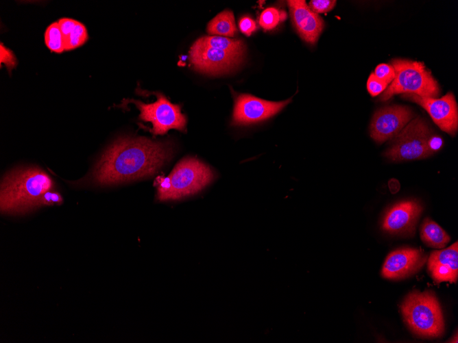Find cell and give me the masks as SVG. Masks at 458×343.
Listing matches in <instances>:
<instances>
[{"mask_svg": "<svg viewBox=\"0 0 458 343\" xmlns=\"http://www.w3.org/2000/svg\"><path fill=\"white\" fill-rule=\"evenodd\" d=\"M171 154L169 144L146 138H119L103 154L93 177L99 184L109 185L149 177L155 174Z\"/></svg>", "mask_w": 458, "mask_h": 343, "instance_id": "6da1fadb", "label": "cell"}, {"mask_svg": "<svg viewBox=\"0 0 458 343\" xmlns=\"http://www.w3.org/2000/svg\"><path fill=\"white\" fill-rule=\"evenodd\" d=\"M54 182L38 168H28L10 173L0 189V210L3 214H20L34 209L40 195L53 190Z\"/></svg>", "mask_w": 458, "mask_h": 343, "instance_id": "7a4b0ae2", "label": "cell"}, {"mask_svg": "<svg viewBox=\"0 0 458 343\" xmlns=\"http://www.w3.org/2000/svg\"><path fill=\"white\" fill-rule=\"evenodd\" d=\"M212 169L195 157H186L178 162L167 177H158L155 181L159 201L176 200L193 194L214 179Z\"/></svg>", "mask_w": 458, "mask_h": 343, "instance_id": "3957f363", "label": "cell"}, {"mask_svg": "<svg viewBox=\"0 0 458 343\" xmlns=\"http://www.w3.org/2000/svg\"><path fill=\"white\" fill-rule=\"evenodd\" d=\"M400 310L404 321L415 335L424 338H435L443 335L444 317L433 292H411L402 303Z\"/></svg>", "mask_w": 458, "mask_h": 343, "instance_id": "277c9868", "label": "cell"}, {"mask_svg": "<svg viewBox=\"0 0 458 343\" xmlns=\"http://www.w3.org/2000/svg\"><path fill=\"white\" fill-rule=\"evenodd\" d=\"M390 62L395 76L381 94V101L401 93L437 98L440 91L438 83L422 62L399 58L392 59Z\"/></svg>", "mask_w": 458, "mask_h": 343, "instance_id": "5b68a950", "label": "cell"}, {"mask_svg": "<svg viewBox=\"0 0 458 343\" xmlns=\"http://www.w3.org/2000/svg\"><path fill=\"white\" fill-rule=\"evenodd\" d=\"M431 131L418 117L410 121L392 138L385 155L395 162L420 160L433 154Z\"/></svg>", "mask_w": 458, "mask_h": 343, "instance_id": "8992f818", "label": "cell"}, {"mask_svg": "<svg viewBox=\"0 0 458 343\" xmlns=\"http://www.w3.org/2000/svg\"><path fill=\"white\" fill-rule=\"evenodd\" d=\"M156 97L157 100L152 103L132 100L140 111L139 118L152 124L154 135L165 134L171 129L184 131L186 117L179 105L171 103L162 94L156 93Z\"/></svg>", "mask_w": 458, "mask_h": 343, "instance_id": "52a82bcc", "label": "cell"}, {"mask_svg": "<svg viewBox=\"0 0 458 343\" xmlns=\"http://www.w3.org/2000/svg\"><path fill=\"white\" fill-rule=\"evenodd\" d=\"M291 99L282 101L261 99L248 94L235 97L231 124L249 125L266 120L279 113Z\"/></svg>", "mask_w": 458, "mask_h": 343, "instance_id": "ba28073f", "label": "cell"}, {"mask_svg": "<svg viewBox=\"0 0 458 343\" xmlns=\"http://www.w3.org/2000/svg\"><path fill=\"white\" fill-rule=\"evenodd\" d=\"M244 55L211 47L196 40L189 51L190 62L197 71L212 75L228 72L237 67Z\"/></svg>", "mask_w": 458, "mask_h": 343, "instance_id": "9c48e42d", "label": "cell"}, {"mask_svg": "<svg viewBox=\"0 0 458 343\" xmlns=\"http://www.w3.org/2000/svg\"><path fill=\"white\" fill-rule=\"evenodd\" d=\"M402 97L423 107L442 131L452 136L455 135L458 128V110L452 92H448L441 98L424 97L413 94H404Z\"/></svg>", "mask_w": 458, "mask_h": 343, "instance_id": "30bf717a", "label": "cell"}, {"mask_svg": "<svg viewBox=\"0 0 458 343\" xmlns=\"http://www.w3.org/2000/svg\"><path fill=\"white\" fill-rule=\"evenodd\" d=\"M413 116L411 110L405 105H390L377 110L370 126L372 138L378 143L392 139Z\"/></svg>", "mask_w": 458, "mask_h": 343, "instance_id": "8fae6325", "label": "cell"}, {"mask_svg": "<svg viewBox=\"0 0 458 343\" xmlns=\"http://www.w3.org/2000/svg\"><path fill=\"white\" fill-rule=\"evenodd\" d=\"M427 255L416 248L403 247L387 257L381 274L389 279H402L418 272L424 265Z\"/></svg>", "mask_w": 458, "mask_h": 343, "instance_id": "7c38bea8", "label": "cell"}, {"mask_svg": "<svg viewBox=\"0 0 458 343\" xmlns=\"http://www.w3.org/2000/svg\"><path fill=\"white\" fill-rule=\"evenodd\" d=\"M422 212L421 204L415 200L398 202L385 214L382 229L391 234L413 235Z\"/></svg>", "mask_w": 458, "mask_h": 343, "instance_id": "4fadbf2b", "label": "cell"}, {"mask_svg": "<svg viewBox=\"0 0 458 343\" xmlns=\"http://www.w3.org/2000/svg\"><path fill=\"white\" fill-rule=\"evenodd\" d=\"M287 3L298 34L305 42L315 45L324 29V21L304 0H290Z\"/></svg>", "mask_w": 458, "mask_h": 343, "instance_id": "5bb4252c", "label": "cell"}, {"mask_svg": "<svg viewBox=\"0 0 458 343\" xmlns=\"http://www.w3.org/2000/svg\"><path fill=\"white\" fill-rule=\"evenodd\" d=\"M429 272L436 283H455L458 277V243L431 253L427 263Z\"/></svg>", "mask_w": 458, "mask_h": 343, "instance_id": "9a60e30c", "label": "cell"}, {"mask_svg": "<svg viewBox=\"0 0 458 343\" xmlns=\"http://www.w3.org/2000/svg\"><path fill=\"white\" fill-rule=\"evenodd\" d=\"M58 23L62 35L65 51L80 47L88 40V31L83 23L69 18H61Z\"/></svg>", "mask_w": 458, "mask_h": 343, "instance_id": "2e32d148", "label": "cell"}, {"mask_svg": "<svg viewBox=\"0 0 458 343\" xmlns=\"http://www.w3.org/2000/svg\"><path fill=\"white\" fill-rule=\"evenodd\" d=\"M420 238L425 244L435 249L444 248L450 240L447 233L429 218H424L422 222Z\"/></svg>", "mask_w": 458, "mask_h": 343, "instance_id": "e0dca14e", "label": "cell"}, {"mask_svg": "<svg viewBox=\"0 0 458 343\" xmlns=\"http://www.w3.org/2000/svg\"><path fill=\"white\" fill-rule=\"evenodd\" d=\"M207 31L210 34L232 37L237 32L234 15L229 10L217 14L208 23Z\"/></svg>", "mask_w": 458, "mask_h": 343, "instance_id": "ac0fdd59", "label": "cell"}, {"mask_svg": "<svg viewBox=\"0 0 458 343\" xmlns=\"http://www.w3.org/2000/svg\"><path fill=\"white\" fill-rule=\"evenodd\" d=\"M205 45L220 49L227 52L244 55L245 45L242 40L219 36H205L197 40Z\"/></svg>", "mask_w": 458, "mask_h": 343, "instance_id": "d6986e66", "label": "cell"}, {"mask_svg": "<svg viewBox=\"0 0 458 343\" xmlns=\"http://www.w3.org/2000/svg\"><path fill=\"white\" fill-rule=\"evenodd\" d=\"M45 42L52 52L61 53L64 51L62 35L58 22L50 24L45 32Z\"/></svg>", "mask_w": 458, "mask_h": 343, "instance_id": "ffe728a7", "label": "cell"}, {"mask_svg": "<svg viewBox=\"0 0 458 343\" xmlns=\"http://www.w3.org/2000/svg\"><path fill=\"white\" fill-rule=\"evenodd\" d=\"M286 13L275 8H268L263 10L259 18V25L265 30H270L277 26L280 21L286 18Z\"/></svg>", "mask_w": 458, "mask_h": 343, "instance_id": "44dd1931", "label": "cell"}, {"mask_svg": "<svg viewBox=\"0 0 458 343\" xmlns=\"http://www.w3.org/2000/svg\"><path fill=\"white\" fill-rule=\"evenodd\" d=\"M63 199L61 194L52 190H48L39 196L36 201L34 209L42 206H51L55 205H61Z\"/></svg>", "mask_w": 458, "mask_h": 343, "instance_id": "7402d4cb", "label": "cell"}, {"mask_svg": "<svg viewBox=\"0 0 458 343\" xmlns=\"http://www.w3.org/2000/svg\"><path fill=\"white\" fill-rule=\"evenodd\" d=\"M374 74L387 85L391 84L395 76L394 68L391 65L387 64H378L376 67Z\"/></svg>", "mask_w": 458, "mask_h": 343, "instance_id": "603a6c76", "label": "cell"}, {"mask_svg": "<svg viewBox=\"0 0 458 343\" xmlns=\"http://www.w3.org/2000/svg\"><path fill=\"white\" fill-rule=\"evenodd\" d=\"M387 86L386 83L378 79L374 73L370 74L367 81V90L372 97L382 93Z\"/></svg>", "mask_w": 458, "mask_h": 343, "instance_id": "cb8c5ba5", "label": "cell"}, {"mask_svg": "<svg viewBox=\"0 0 458 343\" xmlns=\"http://www.w3.org/2000/svg\"><path fill=\"white\" fill-rule=\"evenodd\" d=\"M1 50V64H4L8 68L9 73L16 67L17 64L16 58L13 52L8 48L5 47L2 42L0 46Z\"/></svg>", "mask_w": 458, "mask_h": 343, "instance_id": "d4e9b609", "label": "cell"}, {"mask_svg": "<svg viewBox=\"0 0 458 343\" xmlns=\"http://www.w3.org/2000/svg\"><path fill=\"white\" fill-rule=\"evenodd\" d=\"M336 1L332 0H312L309 2V8L315 13H326L333 10Z\"/></svg>", "mask_w": 458, "mask_h": 343, "instance_id": "484cf974", "label": "cell"}, {"mask_svg": "<svg viewBox=\"0 0 458 343\" xmlns=\"http://www.w3.org/2000/svg\"><path fill=\"white\" fill-rule=\"evenodd\" d=\"M239 27L241 31L247 36H250L256 29V23L248 16H244L240 19Z\"/></svg>", "mask_w": 458, "mask_h": 343, "instance_id": "4316f807", "label": "cell"}]
</instances>
